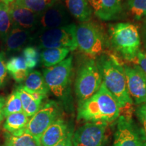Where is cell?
<instances>
[{
	"instance_id": "obj_1",
	"label": "cell",
	"mask_w": 146,
	"mask_h": 146,
	"mask_svg": "<svg viewBox=\"0 0 146 146\" xmlns=\"http://www.w3.org/2000/svg\"><path fill=\"white\" fill-rule=\"evenodd\" d=\"M120 112L117 100L102 83L96 94L78 104L76 118L87 123L108 124L117 120Z\"/></svg>"
},
{
	"instance_id": "obj_2",
	"label": "cell",
	"mask_w": 146,
	"mask_h": 146,
	"mask_svg": "<svg viewBox=\"0 0 146 146\" xmlns=\"http://www.w3.org/2000/svg\"><path fill=\"white\" fill-rule=\"evenodd\" d=\"M96 60L102 74V83L117 100L121 111L131 110L134 104L128 92L123 65L116 56L107 53Z\"/></svg>"
},
{
	"instance_id": "obj_3",
	"label": "cell",
	"mask_w": 146,
	"mask_h": 146,
	"mask_svg": "<svg viewBox=\"0 0 146 146\" xmlns=\"http://www.w3.org/2000/svg\"><path fill=\"white\" fill-rule=\"evenodd\" d=\"M109 47L118 56L127 62L136 61L141 50V36L137 27L128 22L110 25L108 29Z\"/></svg>"
},
{
	"instance_id": "obj_4",
	"label": "cell",
	"mask_w": 146,
	"mask_h": 146,
	"mask_svg": "<svg viewBox=\"0 0 146 146\" xmlns=\"http://www.w3.org/2000/svg\"><path fill=\"white\" fill-rule=\"evenodd\" d=\"M74 73L73 56L70 55L57 65L45 68L43 75L50 92L58 98L68 112L73 111L72 83Z\"/></svg>"
},
{
	"instance_id": "obj_5",
	"label": "cell",
	"mask_w": 146,
	"mask_h": 146,
	"mask_svg": "<svg viewBox=\"0 0 146 146\" xmlns=\"http://www.w3.org/2000/svg\"><path fill=\"white\" fill-rule=\"evenodd\" d=\"M76 39L77 49L90 58H98L109 47L108 35L91 21L76 25Z\"/></svg>"
},
{
	"instance_id": "obj_6",
	"label": "cell",
	"mask_w": 146,
	"mask_h": 146,
	"mask_svg": "<svg viewBox=\"0 0 146 146\" xmlns=\"http://www.w3.org/2000/svg\"><path fill=\"white\" fill-rule=\"evenodd\" d=\"M102 84L101 72L94 58H88L80 64L74 78V89L78 104L88 99Z\"/></svg>"
},
{
	"instance_id": "obj_7",
	"label": "cell",
	"mask_w": 146,
	"mask_h": 146,
	"mask_svg": "<svg viewBox=\"0 0 146 146\" xmlns=\"http://www.w3.org/2000/svg\"><path fill=\"white\" fill-rule=\"evenodd\" d=\"M76 31V25L70 23L62 27L36 32L34 34L33 42L40 50L64 47L74 51L77 49Z\"/></svg>"
},
{
	"instance_id": "obj_8",
	"label": "cell",
	"mask_w": 146,
	"mask_h": 146,
	"mask_svg": "<svg viewBox=\"0 0 146 146\" xmlns=\"http://www.w3.org/2000/svg\"><path fill=\"white\" fill-rule=\"evenodd\" d=\"M112 146H146V135L130 116L120 115L116 120Z\"/></svg>"
},
{
	"instance_id": "obj_9",
	"label": "cell",
	"mask_w": 146,
	"mask_h": 146,
	"mask_svg": "<svg viewBox=\"0 0 146 146\" xmlns=\"http://www.w3.org/2000/svg\"><path fill=\"white\" fill-rule=\"evenodd\" d=\"M61 106L58 102L48 100L29 119L25 130L39 139L51 125L60 118Z\"/></svg>"
},
{
	"instance_id": "obj_10",
	"label": "cell",
	"mask_w": 146,
	"mask_h": 146,
	"mask_svg": "<svg viewBox=\"0 0 146 146\" xmlns=\"http://www.w3.org/2000/svg\"><path fill=\"white\" fill-rule=\"evenodd\" d=\"M108 124L87 123L73 133V146H106Z\"/></svg>"
},
{
	"instance_id": "obj_11",
	"label": "cell",
	"mask_w": 146,
	"mask_h": 146,
	"mask_svg": "<svg viewBox=\"0 0 146 146\" xmlns=\"http://www.w3.org/2000/svg\"><path fill=\"white\" fill-rule=\"evenodd\" d=\"M128 92L133 104L146 102V75L137 64L124 65Z\"/></svg>"
},
{
	"instance_id": "obj_12",
	"label": "cell",
	"mask_w": 146,
	"mask_h": 146,
	"mask_svg": "<svg viewBox=\"0 0 146 146\" xmlns=\"http://www.w3.org/2000/svg\"><path fill=\"white\" fill-rule=\"evenodd\" d=\"M70 23V14L64 5L58 0L40 15L36 33L62 27Z\"/></svg>"
},
{
	"instance_id": "obj_13",
	"label": "cell",
	"mask_w": 146,
	"mask_h": 146,
	"mask_svg": "<svg viewBox=\"0 0 146 146\" xmlns=\"http://www.w3.org/2000/svg\"><path fill=\"white\" fill-rule=\"evenodd\" d=\"M93 14L101 21H116L124 14L123 0H87Z\"/></svg>"
},
{
	"instance_id": "obj_14",
	"label": "cell",
	"mask_w": 146,
	"mask_h": 146,
	"mask_svg": "<svg viewBox=\"0 0 146 146\" xmlns=\"http://www.w3.org/2000/svg\"><path fill=\"white\" fill-rule=\"evenodd\" d=\"M12 26L29 31L33 33L37 30L39 14L35 13L25 7L18 5L14 2L8 5Z\"/></svg>"
},
{
	"instance_id": "obj_15",
	"label": "cell",
	"mask_w": 146,
	"mask_h": 146,
	"mask_svg": "<svg viewBox=\"0 0 146 146\" xmlns=\"http://www.w3.org/2000/svg\"><path fill=\"white\" fill-rule=\"evenodd\" d=\"M34 34L29 31L12 26L10 32L3 40L5 54H11L21 51L33 42Z\"/></svg>"
},
{
	"instance_id": "obj_16",
	"label": "cell",
	"mask_w": 146,
	"mask_h": 146,
	"mask_svg": "<svg viewBox=\"0 0 146 146\" xmlns=\"http://www.w3.org/2000/svg\"><path fill=\"white\" fill-rule=\"evenodd\" d=\"M70 129L63 119L59 118L47 129L40 138L41 146H55L66 137Z\"/></svg>"
},
{
	"instance_id": "obj_17",
	"label": "cell",
	"mask_w": 146,
	"mask_h": 146,
	"mask_svg": "<svg viewBox=\"0 0 146 146\" xmlns=\"http://www.w3.org/2000/svg\"><path fill=\"white\" fill-rule=\"evenodd\" d=\"M69 14L80 23L90 21L93 12L87 0H62Z\"/></svg>"
},
{
	"instance_id": "obj_18",
	"label": "cell",
	"mask_w": 146,
	"mask_h": 146,
	"mask_svg": "<svg viewBox=\"0 0 146 146\" xmlns=\"http://www.w3.org/2000/svg\"><path fill=\"white\" fill-rule=\"evenodd\" d=\"M70 52H72L70 49L64 47L41 50L40 61L45 68H50L64 60Z\"/></svg>"
},
{
	"instance_id": "obj_19",
	"label": "cell",
	"mask_w": 146,
	"mask_h": 146,
	"mask_svg": "<svg viewBox=\"0 0 146 146\" xmlns=\"http://www.w3.org/2000/svg\"><path fill=\"white\" fill-rule=\"evenodd\" d=\"M5 146H41L39 139L30 134L25 129L13 133H8L5 137Z\"/></svg>"
},
{
	"instance_id": "obj_20",
	"label": "cell",
	"mask_w": 146,
	"mask_h": 146,
	"mask_svg": "<svg viewBox=\"0 0 146 146\" xmlns=\"http://www.w3.org/2000/svg\"><path fill=\"white\" fill-rule=\"evenodd\" d=\"M22 87L25 90L39 93L46 98L50 93L43 75L38 70L31 71Z\"/></svg>"
},
{
	"instance_id": "obj_21",
	"label": "cell",
	"mask_w": 146,
	"mask_h": 146,
	"mask_svg": "<svg viewBox=\"0 0 146 146\" xmlns=\"http://www.w3.org/2000/svg\"><path fill=\"white\" fill-rule=\"evenodd\" d=\"M125 11L128 15L137 21L146 18V0H127L124 3Z\"/></svg>"
},
{
	"instance_id": "obj_22",
	"label": "cell",
	"mask_w": 146,
	"mask_h": 146,
	"mask_svg": "<svg viewBox=\"0 0 146 146\" xmlns=\"http://www.w3.org/2000/svg\"><path fill=\"white\" fill-rule=\"evenodd\" d=\"M29 121V118L23 112L12 114L5 118L3 128L8 133H13L24 129Z\"/></svg>"
},
{
	"instance_id": "obj_23",
	"label": "cell",
	"mask_w": 146,
	"mask_h": 146,
	"mask_svg": "<svg viewBox=\"0 0 146 146\" xmlns=\"http://www.w3.org/2000/svg\"><path fill=\"white\" fill-rule=\"evenodd\" d=\"M16 89L21 98L22 104H23V112L29 118H31L41 108L42 104H40L35 100L31 95L25 91L21 85L16 87Z\"/></svg>"
},
{
	"instance_id": "obj_24",
	"label": "cell",
	"mask_w": 146,
	"mask_h": 146,
	"mask_svg": "<svg viewBox=\"0 0 146 146\" xmlns=\"http://www.w3.org/2000/svg\"><path fill=\"white\" fill-rule=\"evenodd\" d=\"M57 1L58 0H16L14 3L41 15Z\"/></svg>"
},
{
	"instance_id": "obj_25",
	"label": "cell",
	"mask_w": 146,
	"mask_h": 146,
	"mask_svg": "<svg viewBox=\"0 0 146 146\" xmlns=\"http://www.w3.org/2000/svg\"><path fill=\"white\" fill-rule=\"evenodd\" d=\"M12 27L8 5L0 0V39L3 41Z\"/></svg>"
},
{
	"instance_id": "obj_26",
	"label": "cell",
	"mask_w": 146,
	"mask_h": 146,
	"mask_svg": "<svg viewBox=\"0 0 146 146\" xmlns=\"http://www.w3.org/2000/svg\"><path fill=\"white\" fill-rule=\"evenodd\" d=\"M23 104L18 91L14 90L5 100L4 107L5 118L14 113L23 112Z\"/></svg>"
},
{
	"instance_id": "obj_27",
	"label": "cell",
	"mask_w": 146,
	"mask_h": 146,
	"mask_svg": "<svg viewBox=\"0 0 146 146\" xmlns=\"http://www.w3.org/2000/svg\"><path fill=\"white\" fill-rule=\"evenodd\" d=\"M23 56L25 58L27 68L32 71L37 66L40 60V54L37 48L33 46H27L23 49Z\"/></svg>"
},
{
	"instance_id": "obj_28",
	"label": "cell",
	"mask_w": 146,
	"mask_h": 146,
	"mask_svg": "<svg viewBox=\"0 0 146 146\" xmlns=\"http://www.w3.org/2000/svg\"><path fill=\"white\" fill-rule=\"evenodd\" d=\"M6 68L7 70L10 75L16 72V71L23 70V69H28L26 64V62H25V58L23 56H14V57L11 58L7 62Z\"/></svg>"
},
{
	"instance_id": "obj_29",
	"label": "cell",
	"mask_w": 146,
	"mask_h": 146,
	"mask_svg": "<svg viewBox=\"0 0 146 146\" xmlns=\"http://www.w3.org/2000/svg\"><path fill=\"white\" fill-rule=\"evenodd\" d=\"M137 118L141 127L146 135V102L139 105L135 110Z\"/></svg>"
},
{
	"instance_id": "obj_30",
	"label": "cell",
	"mask_w": 146,
	"mask_h": 146,
	"mask_svg": "<svg viewBox=\"0 0 146 146\" xmlns=\"http://www.w3.org/2000/svg\"><path fill=\"white\" fill-rule=\"evenodd\" d=\"M8 70L6 68V63L5 62V52H0V88L5 84L7 78Z\"/></svg>"
},
{
	"instance_id": "obj_31",
	"label": "cell",
	"mask_w": 146,
	"mask_h": 146,
	"mask_svg": "<svg viewBox=\"0 0 146 146\" xmlns=\"http://www.w3.org/2000/svg\"><path fill=\"white\" fill-rule=\"evenodd\" d=\"M31 72V70L29 69H23V70H20L16 71V72L11 74L12 77L14 78V80L17 83H23L26 80L27 76Z\"/></svg>"
},
{
	"instance_id": "obj_32",
	"label": "cell",
	"mask_w": 146,
	"mask_h": 146,
	"mask_svg": "<svg viewBox=\"0 0 146 146\" xmlns=\"http://www.w3.org/2000/svg\"><path fill=\"white\" fill-rule=\"evenodd\" d=\"M136 64H137L140 68L143 70L146 75V51L141 50L138 53L136 60Z\"/></svg>"
},
{
	"instance_id": "obj_33",
	"label": "cell",
	"mask_w": 146,
	"mask_h": 146,
	"mask_svg": "<svg viewBox=\"0 0 146 146\" xmlns=\"http://www.w3.org/2000/svg\"><path fill=\"white\" fill-rule=\"evenodd\" d=\"M73 130L70 129L66 137L62 141L58 143L57 145L55 146H73L72 145V135H73Z\"/></svg>"
},
{
	"instance_id": "obj_34",
	"label": "cell",
	"mask_w": 146,
	"mask_h": 146,
	"mask_svg": "<svg viewBox=\"0 0 146 146\" xmlns=\"http://www.w3.org/2000/svg\"><path fill=\"white\" fill-rule=\"evenodd\" d=\"M139 33L140 36H141V41L146 51V18L143 21V23H142L141 28V31Z\"/></svg>"
},
{
	"instance_id": "obj_35",
	"label": "cell",
	"mask_w": 146,
	"mask_h": 146,
	"mask_svg": "<svg viewBox=\"0 0 146 146\" xmlns=\"http://www.w3.org/2000/svg\"><path fill=\"white\" fill-rule=\"evenodd\" d=\"M5 98L4 97L0 96V125L4 119V107L5 104Z\"/></svg>"
},
{
	"instance_id": "obj_36",
	"label": "cell",
	"mask_w": 146,
	"mask_h": 146,
	"mask_svg": "<svg viewBox=\"0 0 146 146\" xmlns=\"http://www.w3.org/2000/svg\"><path fill=\"white\" fill-rule=\"evenodd\" d=\"M1 1H3V3H5V4L10 5V3L14 2V1H15L16 0H1Z\"/></svg>"
},
{
	"instance_id": "obj_37",
	"label": "cell",
	"mask_w": 146,
	"mask_h": 146,
	"mask_svg": "<svg viewBox=\"0 0 146 146\" xmlns=\"http://www.w3.org/2000/svg\"><path fill=\"white\" fill-rule=\"evenodd\" d=\"M3 146H5V145H3Z\"/></svg>"
}]
</instances>
